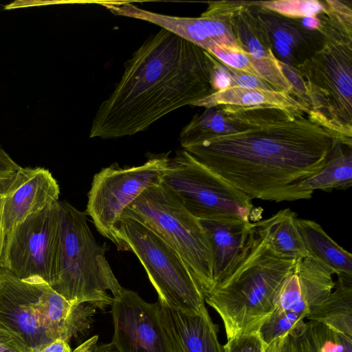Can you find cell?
I'll list each match as a JSON object with an SVG mask.
<instances>
[{
    "label": "cell",
    "instance_id": "6da1fadb",
    "mask_svg": "<svg viewBox=\"0 0 352 352\" xmlns=\"http://www.w3.org/2000/svg\"><path fill=\"white\" fill-rule=\"evenodd\" d=\"M338 141L305 115L183 149L251 199L282 202L311 198L298 184L322 168Z\"/></svg>",
    "mask_w": 352,
    "mask_h": 352
},
{
    "label": "cell",
    "instance_id": "7a4b0ae2",
    "mask_svg": "<svg viewBox=\"0 0 352 352\" xmlns=\"http://www.w3.org/2000/svg\"><path fill=\"white\" fill-rule=\"evenodd\" d=\"M215 61L208 51L161 28L125 63L120 80L96 111L89 138L135 135L215 93Z\"/></svg>",
    "mask_w": 352,
    "mask_h": 352
},
{
    "label": "cell",
    "instance_id": "3957f363",
    "mask_svg": "<svg viewBox=\"0 0 352 352\" xmlns=\"http://www.w3.org/2000/svg\"><path fill=\"white\" fill-rule=\"evenodd\" d=\"M318 15L320 50L296 69L310 102L309 116L352 147V1L324 0Z\"/></svg>",
    "mask_w": 352,
    "mask_h": 352
},
{
    "label": "cell",
    "instance_id": "277c9868",
    "mask_svg": "<svg viewBox=\"0 0 352 352\" xmlns=\"http://www.w3.org/2000/svg\"><path fill=\"white\" fill-rule=\"evenodd\" d=\"M296 260L275 252L254 223L237 260L205 294V302L221 317L227 339L258 331L276 310V297Z\"/></svg>",
    "mask_w": 352,
    "mask_h": 352
},
{
    "label": "cell",
    "instance_id": "5b68a950",
    "mask_svg": "<svg viewBox=\"0 0 352 352\" xmlns=\"http://www.w3.org/2000/svg\"><path fill=\"white\" fill-rule=\"evenodd\" d=\"M60 234L52 288L72 305L104 309L122 287L94 238L85 213L59 201Z\"/></svg>",
    "mask_w": 352,
    "mask_h": 352
},
{
    "label": "cell",
    "instance_id": "8992f818",
    "mask_svg": "<svg viewBox=\"0 0 352 352\" xmlns=\"http://www.w3.org/2000/svg\"><path fill=\"white\" fill-rule=\"evenodd\" d=\"M122 217L140 222L173 249L204 296L212 289L213 256L208 234L172 190L162 183L148 188L124 210Z\"/></svg>",
    "mask_w": 352,
    "mask_h": 352
},
{
    "label": "cell",
    "instance_id": "52a82bcc",
    "mask_svg": "<svg viewBox=\"0 0 352 352\" xmlns=\"http://www.w3.org/2000/svg\"><path fill=\"white\" fill-rule=\"evenodd\" d=\"M126 251L135 254L158 294V302L189 313L206 309L204 294L180 258L160 236L140 222L122 217L117 228Z\"/></svg>",
    "mask_w": 352,
    "mask_h": 352
},
{
    "label": "cell",
    "instance_id": "ba28073f",
    "mask_svg": "<svg viewBox=\"0 0 352 352\" xmlns=\"http://www.w3.org/2000/svg\"><path fill=\"white\" fill-rule=\"evenodd\" d=\"M162 184L198 219L233 217L250 221L252 199L184 149L170 157Z\"/></svg>",
    "mask_w": 352,
    "mask_h": 352
},
{
    "label": "cell",
    "instance_id": "9c48e42d",
    "mask_svg": "<svg viewBox=\"0 0 352 352\" xmlns=\"http://www.w3.org/2000/svg\"><path fill=\"white\" fill-rule=\"evenodd\" d=\"M169 159V153L152 155L142 165L120 167L113 164L94 175L86 213L98 232L119 250L126 251L117 235L124 210L146 189L162 183Z\"/></svg>",
    "mask_w": 352,
    "mask_h": 352
},
{
    "label": "cell",
    "instance_id": "30bf717a",
    "mask_svg": "<svg viewBox=\"0 0 352 352\" xmlns=\"http://www.w3.org/2000/svg\"><path fill=\"white\" fill-rule=\"evenodd\" d=\"M60 234L59 201L19 223L6 240L1 267L21 280L53 284Z\"/></svg>",
    "mask_w": 352,
    "mask_h": 352
},
{
    "label": "cell",
    "instance_id": "8fae6325",
    "mask_svg": "<svg viewBox=\"0 0 352 352\" xmlns=\"http://www.w3.org/2000/svg\"><path fill=\"white\" fill-rule=\"evenodd\" d=\"M246 1H212L199 17H181L150 12L129 2H102L116 15L152 23L190 41L204 50L217 46L240 48L232 27V21Z\"/></svg>",
    "mask_w": 352,
    "mask_h": 352
},
{
    "label": "cell",
    "instance_id": "7c38bea8",
    "mask_svg": "<svg viewBox=\"0 0 352 352\" xmlns=\"http://www.w3.org/2000/svg\"><path fill=\"white\" fill-rule=\"evenodd\" d=\"M111 305L114 331L110 345L117 352H175L158 302H147L137 292L122 288Z\"/></svg>",
    "mask_w": 352,
    "mask_h": 352
},
{
    "label": "cell",
    "instance_id": "4fadbf2b",
    "mask_svg": "<svg viewBox=\"0 0 352 352\" xmlns=\"http://www.w3.org/2000/svg\"><path fill=\"white\" fill-rule=\"evenodd\" d=\"M59 195L57 181L44 168L20 166L0 179V220L5 243L19 223L57 203Z\"/></svg>",
    "mask_w": 352,
    "mask_h": 352
},
{
    "label": "cell",
    "instance_id": "5bb4252c",
    "mask_svg": "<svg viewBox=\"0 0 352 352\" xmlns=\"http://www.w3.org/2000/svg\"><path fill=\"white\" fill-rule=\"evenodd\" d=\"M42 282L21 280L0 267V324L19 335L34 352L51 342L37 316Z\"/></svg>",
    "mask_w": 352,
    "mask_h": 352
},
{
    "label": "cell",
    "instance_id": "9a60e30c",
    "mask_svg": "<svg viewBox=\"0 0 352 352\" xmlns=\"http://www.w3.org/2000/svg\"><path fill=\"white\" fill-rule=\"evenodd\" d=\"M295 118L278 109L206 108L195 114L179 135L183 148L217 137L232 135Z\"/></svg>",
    "mask_w": 352,
    "mask_h": 352
},
{
    "label": "cell",
    "instance_id": "2e32d148",
    "mask_svg": "<svg viewBox=\"0 0 352 352\" xmlns=\"http://www.w3.org/2000/svg\"><path fill=\"white\" fill-rule=\"evenodd\" d=\"M333 274L329 267L315 257L297 259L278 288L276 309L292 311L306 318L333 290Z\"/></svg>",
    "mask_w": 352,
    "mask_h": 352
},
{
    "label": "cell",
    "instance_id": "e0dca14e",
    "mask_svg": "<svg viewBox=\"0 0 352 352\" xmlns=\"http://www.w3.org/2000/svg\"><path fill=\"white\" fill-rule=\"evenodd\" d=\"M232 27L239 46L248 55L259 76L293 96L292 85L273 54L269 35L253 8V1H246L233 17Z\"/></svg>",
    "mask_w": 352,
    "mask_h": 352
},
{
    "label": "cell",
    "instance_id": "ac0fdd59",
    "mask_svg": "<svg viewBox=\"0 0 352 352\" xmlns=\"http://www.w3.org/2000/svg\"><path fill=\"white\" fill-rule=\"evenodd\" d=\"M253 8L263 21L277 60L298 68L309 59L323 44V35L306 29L300 19L285 16L261 8L253 1Z\"/></svg>",
    "mask_w": 352,
    "mask_h": 352
},
{
    "label": "cell",
    "instance_id": "d6986e66",
    "mask_svg": "<svg viewBox=\"0 0 352 352\" xmlns=\"http://www.w3.org/2000/svg\"><path fill=\"white\" fill-rule=\"evenodd\" d=\"M157 302L175 352H224L218 339L219 327L206 308L199 313H189Z\"/></svg>",
    "mask_w": 352,
    "mask_h": 352
},
{
    "label": "cell",
    "instance_id": "ffe728a7",
    "mask_svg": "<svg viewBox=\"0 0 352 352\" xmlns=\"http://www.w3.org/2000/svg\"><path fill=\"white\" fill-rule=\"evenodd\" d=\"M39 324L48 339L67 342L88 329L96 308L89 304L72 305L43 281L37 302Z\"/></svg>",
    "mask_w": 352,
    "mask_h": 352
},
{
    "label": "cell",
    "instance_id": "44dd1931",
    "mask_svg": "<svg viewBox=\"0 0 352 352\" xmlns=\"http://www.w3.org/2000/svg\"><path fill=\"white\" fill-rule=\"evenodd\" d=\"M199 221L208 234L212 246L215 285L223 279L240 256L254 223L233 217Z\"/></svg>",
    "mask_w": 352,
    "mask_h": 352
},
{
    "label": "cell",
    "instance_id": "7402d4cb",
    "mask_svg": "<svg viewBox=\"0 0 352 352\" xmlns=\"http://www.w3.org/2000/svg\"><path fill=\"white\" fill-rule=\"evenodd\" d=\"M193 106H226L235 109H278L294 118L309 115V110L285 91L230 87L217 91Z\"/></svg>",
    "mask_w": 352,
    "mask_h": 352
},
{
    "label": "cell",
    "instance_id": "603a6c76",
    "mask_svg": "<svg viewBox=\"0 0 352 352\" xmlns=\"http://www.w3.org/2000/svg\"><path fill=\"white\" fill-rule=\"evenodd\" d=\"M297 217L296 212L285 208L254 223V226L275 252L297 260L309 256L296 226Z\"/></svg>",
    "mask_w": 352,
    "mask_h": 352
},
{
    "label": "cell",
    "instance_id": "cb8c5ba5",
    "mask_svg": "<svg viewBox=\"0 0 352 352\" xmlns=\"http://www.w3.org/2000/svg\"><path fill=\"white\" fill-rule=\"evenodd\" d=\"M296 226L309 256L315 257L335 274L352 276V255L339 245L314 221L297 217Z\"/></svg>",
    "mask_w": 352,
    "mask_h": 352
},
{
    "label": "cell",
    "instance_id": "d4e9b609",
    "mask_svg": "<svg viewBox=\"0 0 352 352\" xmlns=\"http://www.w3.org/2000/svg\"><path fill=\"white\" fill-rule=\"evenodd\" d=\"M337 276L334 290L305 318L320 322L336 332L352 337V276L340 274Z\"/></svg>",
    "mask_w": 352,
    "mask_h": 352
},
{
    "label": "cell",
    "instance_id": "484cf974",
    "mask_svg": "<svg viewBox=\"0 0 352 352\" xmlns=\"http://www.w3.org/2000/svg\"><path fill=\"white\" fill-rule=\"evenodd\" d=\"M352 186V147L338 141L325 164L316 174L302 181L298 186L314 192L347 190Z\"/></svg>",
    "mask_w": 352,
    "mask_h": 352
},
{
    "label": "cell",
    "instance_id": "4316f807",
    "mask_svg": "<svg viewBox=\"0 0 352 352\" xmlns=\"http://www.w3.org/2000/svg\"><path fill=\"white\" fill-rule=\"evenodd\" d=\"M281 352H352V337L310 320L302 333L285 337Z\"/></svg>",
    "mask_w": 352,
    "mask_h": 352
},
{
    "label": "cell",
    "instance_id": "83f0119b",
    "mask_svg": "<svg viewBox=\"0 0 352 352\" xmlns=\"http://www.w3.org/2000/svg\"><path fill=\"white\" fill-rule=\"evenodd\" d=\"M305 318L304 316L292 311L276 309L261 326L259 333L267 344L288 334L298 336L307 327Z\"/></svg>",
    "mask_w": 352,
    "mask_h": 352
},
{
    "label": "cell",
    "instance_id": "f1b7e54d",
    "mask_svg": "<svg viewBox=\"0 0 352 352\" xmlns=\"http://www.w3.org/2000/svg\"><path fill=\"white\" fill-rule=\"evenodd\" d=\"M255 4L279 14L293 19L317 16L327 11L324 1L318 0L255 1Z\"/></svg>",
    "mask_w": 352,
    "mask_h": 352
},
{
    "label": "cell",
    "instance_id": "f546056e",
    "mask_svg": "<svg viewBox=\"0 0 352 352\" xmlns=\"http://www.w3.org/2000/svg\"><path fill=\"white\" fill-rule=\"evenodd\" d=\"M286 336L267 344L259 331L239 335L228 340L223 345L224 352H281Z\"/></svg>",
    "mask_w": 352,
    "mask_h": 352
},
{
    "label": "cell",
    "instance_id": "4dcf8cb0",
    "mask_svg": "<svg viewBox=\"0 0 352 352\" xmlns=\"http://www.w3.org/2000/svg\"><path fill=\"white\" fill-rule=\"evenodd\" d=\"M208 52L230 68L259 76L248 55L241 48H221L214 46Z\"/></svg>",
    "mask_w": 352,
    "mask_h": 352
},
{
    "label": "cell",
    "instance_id": "1f68e13d",
    "mask_svg": "<svg viewBox=\"0 0 352 352\" xmlns=\"http://www.w3.org/2000/svg\"><path fill=\"white\" fill-rule=\"evenodd\" d=\"M227 67L232 79V87L268 91H278L260 76L234 69L228 66Z\"/></svg>",
    "mask_w": 352,
    "mask_h": 352
},
{
    "label": "cell",
    "instance_id": "d6a6232c",
    "mask_svg": "<svg viewBox=\"0 0 352 352\" xmlns=\"http://www.w3.org/2000/svg\"><path fill=\"white\" fill-rule=\"evenodd\" d=\"M0 352H34L16 333L0 324Z\"/></svg>",
    "mask_w": 352,
    "mask_h": 352
},
{
    "label": "cell",
    "instance_id": "836d02e7",
    "mask_svg": "<svg viewBox=\"0 0 352 352\" xmlns=\"http://www.w3.org/2000/svg\"><path fill=\"white\" fill-rule=\"evenodd\" d=\"M212 82L215 92L232 87V79L227 66L217 58Z\"/></svg>",
    "mask_w": 352,
    "mask_h": 352
},
{
    "label": "cell",
    "instance_id": "e575fe53",
    "mask_svg": "<svg viewBox=\"0 0 352 352\" xmlns=\"http://www.w3.org/2000/svg\"><path fill=\"white\" fill-rule=\"evenodd\" d=\"M20 166L0 147V179L14 173Z\"/></svg>",
    "mask_w": 352,
    "mask_h": 352
},
{
    "label": "cell",
    "instance_id": "d590c367",
    "mask_svg": "<svg viewBox=\"0 0 352 352\" xmlns=\"http://www.w3.org/2000/svg\"><path fill=\"white\" fill-rule=\"evenodd\" d=\"M68 342L60 340H55L43 346L37 352H72Z\"/></svg>",
    "mask_w": 352,
    "mask_h": 352
},
{
    "label": "cell",
    "instance_id": "8d00e7d4",
    "mask_svg": "<svg viewBox=\"0 0 352 352\" xmlns=\"http://www.w3.org/2000/svg\"><path fill=\"white\" fill-rule=\"evenodd\" d=\"M98 339V336H94L80 344L72 352H102L96 344Z\"/></svg>",
    "mask_w": 352,
    "mask_h": 352
},
{
    "label": "cell",
    "instance_id": "74e56055",
    "mask_svg": "<svg viewBox=\"0 0 352 352\" xmlns=\"http://www.w3.org/2000/svg\"><path fill=\"white\" fill-rule=\"evenodd\" d=\"M300 19L302 25L309 30H318L320 25V20L318 16H307Z\"/></svg>",
    "mask_w": 352,
    "mask_h": 352
},
{
    "label": "cell",
    "instance_id": "f35d334b",
    "mask_svg": "<svg viewBox=\"0 0 352 352\" xmlns=\"http://www.w3.org/2000/svg\"><path fill=\"white\" fill-rule=\"evenodd\" d=\"M5 246V240L2 233L1 220H0V267L1 264L2 255L3 252V249Z\"/></svg>",
    "mask_w": 352,
    "mask_h": 352
}]
</instances>
